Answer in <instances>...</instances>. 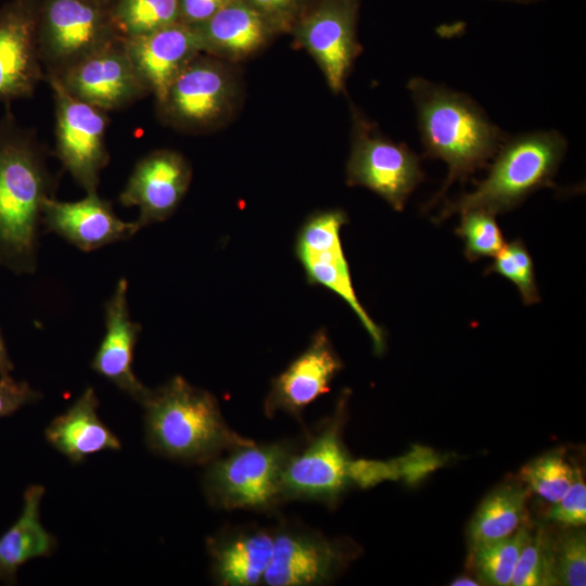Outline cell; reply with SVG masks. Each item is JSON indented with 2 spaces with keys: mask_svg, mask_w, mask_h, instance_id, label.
Here are the masks:
<instances>
[{
  "mask_svg": "<svg viewBox=\"0 0 586 586\" xmlns=\"http://www.w3.org/2000/svg\"><path fill=\"white\" fill-rule=\"evenodd\" d=\"M99 400L87 387L76 402L46 428L47 442L73 463L103 450H119L120 440L98 416Z\"/></svg>",
  "mask_w": 586,
  "mask_h": 586,
  "instance_id": "obj_23",
  "label": "cell"
},
{
  "mask_svg": "<svg viewBox=\"0 0 586 586\" xmlns=\"http://www.w3.org/2000/svg\"><path fill=\"white\" fill-rule=\"evenodd\" d=\"M0 119V262L21 272L35 268L38 228L55 180L36 132L18 124L10 104Z\"/></svg>",
  "mask_w": 586,
  "mask_h": 586,
  "instance_id": "obj_1",
  "label": "cell"
},
{
  "mask_svg": "<svg viewBox=\"0 0 586 586\" xmlns=\"http://www.w3.org/2000/svg\"><path fill=\"white\" fill-rule=\"evenodd\" d=\"M566 140L557 130H535L507 138L487 176L475 189L445 205L436 222L470 209L493 215L506 213L552 179L566 151Z\"/></svg>",
  "mask_w": 586,
  "mask_h": 586,
  "instance_id": "obj_4",
  "label": "cell"
},
{
  "mask_svg": "<svg viewBox=\"0 0 586 586\" xmlns=\"http://www.w3.org/2000/svg\"><path fill=\"white\" fill-rule=\"evenodd\" d=\"M149 448L169 459L204 463L253 441L225 421L216 397L176 375L141 404Z\"/></svg>",
  "mask_w": 586,
  "mask_h": 586,
  "instance_id": "obj_3",
  "label": "cell"
},
{
  "mask_svg": "<svg viewBox=\"0 0 586 586\" xmlns=\"http://www.w3.org/2000/svg\"><path fill=\"white\" fill-rule=\"evenodd\" d=\"M140 78L160 100L178 74L202 53L196 31L181 23L124 39Z\"/></svg>",
  "mask_w": 586,
  "mask_h": 586,
  "instance_id": "obj_19",
  "label": "cell"
},
{
  "mask_svg": "<svg viewBox=\"0 0 586 586\" xmlns=\"http://www.w3.org/2000/svg\"><path fill=\"white\" fill-rule=\"evenodd\" d=\"M44 487L30 485L23 496V508L16 521L0 536V583L14 584L17 570L34 558L49 557L56 539L40 520Z\"/></svg>",
  "mask_w": 586,
  "mask_h": 586,
  "instance_id": "obj_24",
  "label": "cell"
},
{
  "mask_svg": "<svg viewBox=\"0 0 586 586\" xmlns=\"http://www.w3.org/2000/svg\"><path fill=\"white\" fill-rule=\"evenodd\" d=\"M352 553L342 540L290 522L273 528V550L263 583L317 586L331 582Z\"/></svg>",
  "mask_w": 586,
  "mask_h": 586,
  "instance_id": "obj_13",
  "label": "cell"
},
{
  "mask_svg": "<svg viewBox=\"0 0 586 586\" xmlns=\"http://www.w3.org/2000/svg\"><path fill=\"white\" fill-rule=\"evenodd\" d=\"M407 88L416 106L425 155L443 160L448 175L438 200L456 180L462 181L493 160L508 138L468 94L422 77Z\"/></svg>",
  "mask_w": 586,
  "mask_h": 586,
  "instance_id": "obj_2",
  "label": "cell"
},
{
  "mask_svg": "<svg viewBox=\"0 0 586 586\" xmlns=\"http://www.w3.org/2000/svg\"><path fill=\"white\" fill-rule=\"evenodd\" d=\"M48 77L55 78L72 97L106 113L126 109L150 94L124 39L88 54L58 76Z\"/></svg>",
  "mask_w": 586,
  "mask_h": 586,
  "instance_id": "obj_14",
  "label": "cell"
},
{
  "mask_svg": "<svg viewBox=\"0 0 586 586\" xmlns=\"http://www.w3.org/2000/svg\"><path fill=\"white\" fill-rule=\"evenodd\" d=\"M341 398L333 416L288 459L281 477L284 501L313 500L333 505L351 480L349 459L341 438L344 411Z\"/></svg>",
  "mask_w": 586,
  "mask_h": 586,
  "instance_id": "obj_11",
  "label": "cell"
},
{
  "mask_svg": "<svg viewBox=\"0 0 586 586\" xmlns=\"http://www.w3.org/2000/svg\"><path fill=\"white\" fill-rule=\"evenodd\" d=\"M46 81L54 99V154L87 193L97 192L100 174L110 161L107 113L72 97L55 78Z\"/></svg>",
  "mask_w": 586,
  "mask_h": 586,
  "instance_id": "obj_12",
  "label": "cell"
},
{
  "mask_svg": "<svg viewBox=\"0 0 586 586\" xmlns=\"http://www.w3.org/2000/svg\"><path fill=\"white\" fill-rule=\"evenodd\" d=\"M180 0H114L111 16L118 35L129 39L178 23Z\"/></svg>",
  "mask_w": 586,
  "mask_h": 586,
  "instance_id": "obj_26",
  "label": "cell"
},
{
  "mask_svg": "<svg viewBox=\"0 0 586 586\" xmlns=\"http://www.w3.org/2000/svg\"><path fill=\"white\" fill-rule=\"evenodd\" d=\"M213 579L222 586L263 583L273 550V528L233 526L206 539Z\"/></svg>",
  "mask_w": 586,
  "mask_h": 586,
  "instance_id": "obj_21",
  "label": "cell"
},
{
  "mask_svg": "<svg viewBox=\"0 0 586 586\" xmlns=\"http://www.w3.org/2000/svg\"><path fill=\"white\" fill-rule=\"evenodd\" d=\"M450 585L453 586H476V585H480L479 582L470 578V577H466V576H460V577H457L456 579H454Z\"/></svg>",
  "mask_w": 586,
  "mask_h": 586,
  "instance_id": "obj_38",
  "label": "cell"
},
{
  "mask_svg": "<svg viewBox=\"0 0 586 586\" xmlns=\"http://www.w3.org/2000/svg\"><path fill=\"white\" fill-rule=\"evenodd\" d=\"M513 586L558 585L555 565V538L542 527L528 537L519 556L513 576Z\"/></svg>",
  "mask_w": 586,
  "mask_h": 586,
  "instance_id": "obj_28",
  "label": "cell"
},
{
  "mask_svg": "<svg viewBox=\"0 0 586 586\" xmlns=\"http://www.w3.org/2000/svg\"><path fill=\"white\" fill-rule=\"evenodd\" d=\"M127 290V280L120 279L105 305V333L91 361V368L142 404L150 388L141 383L132 369L141 326L130 318Z\"/></svg>",
  "mask_w": 586,
  "mask_h": 586,
  "instance_id": "obj_20",
  "label": "cell"
},
{
  "mask_svg": "<svg viewBox=\"0 0 586 586\" xmlns=\"http://www.w3.org/2000/svg\"><path fill=\"white\" fill-rule=\"evenodd\" d=\"M40 0H10L0 8V102L29 99L46 80L37 42Z\"/></svg>",
  "mask_w": 586,
  "mask_h": 586,
  "instance_id": "obj_15",
  "label": "cell"
},
{
  "mask_svg": "<svg viewBox=\"0 0 586 586\" xmlns=\"http://www.w3.org/2000/svg\"><path fill=\"white\" fill-rule=\"evenodd\" d=\"M271 27L276 35L290 33L313 0H243Z\"/></svg>",
  "mask_w": 586,
  "mask_h": 586,
  "instance_id": "obj_33",
  "label": "cell"
},
{
  "mask_svg": "<svg viewBox=\"0 0 586 586\" xmlns=\"http://www.w3.org/2000/svg\"><path fill=\"white\" fill-rule=\"evenodd\" d=\"M342 367L326 329L318 330L308 347L271 381L264 402L266 417L284 412L302 422L305 408L329 392Z\"/></svg>",
  "mask_w": 586,
  "mask_h": 586,
  "instance_id": "obj_17",
  "label": "cell"
},
{
  "mask_svg": "<svg viewBox=\"0 0 586 586\" xmlns=\"http://www.w3.org/2000/svg\"><path fill=\"white\" fill-rule=\"evenodd\" d=\"M489 273H498L513 282L524 304L532 305L540 301L533 260L522 240H513L504 245L486 268L485 275Z\"/></svg>",
  "mask_w": 586,
  "mask_h": 586,
  "instance_id": "obj_30",
  "label": "cell"
},
{
  "mask_svg": "<svg viewBox=\"0 0 586 586\" xmlns=\"http://www.w3.org/2000/svg\"><path fill=\"white\" fill-rule=\"evenodd\" d=\"M577 470L559 451H551L524 466L521 480L545 500L556 504L569 491Z\"/></svg>",
  "mask_w": 586,
  "mask_h": 586,
  "instance_id": "obj_29",
  "label": "cell"
},
{
  "mask_svg": "<svg viewBox=\"0 0 586 586\" xmlns=\"http://www.w3.org/2000/svg\"><path fill=\"white\" fill-rule=\"evenodd\" d=\"M232 0H180L179 20L191 28L198 27L208 21Z\"/></svg>",
  "mask_w": 586,
  "mask_h": 586,
  "instance_id": "obj_36",
  "label": "cell"
},
{
  "mask_svg": "<svg viewBox=\"0 0 586 586\" xmlns=\"http://www.w3.org/2000/svg\"><path fill=\"white\" fill-rule=\"evenodd\" d=\"M360 0H313L290 31L315 60L334 93L345 89L362 51L357 37Z\"/></svg>",
  "mask_w": 586,
  "mask_h": 586,
  "instance_id": "obj_10",
  "label": "cell"
},
{
  "mask_svg": "<svg viewBox=\"0 0 586 586\" xmlns=\"http://www.w3.org/2000/svg\"><path fill=\"white\" fill-rule=\"evenodd\" d=\"M41 222L47 230L84 252L128 239L140 229L136 221L126 222L118 218L111 203L97 192L74 202L58 201L53 196L46 199Z\"/></svg>",
  "mask_w": 586,
  "mask_h": 586,
  "instance_id": "obj_18",
  "label": "cell"
},
{
  "mask_svg": "<svg viewBox=\"0 0 586 586\" xmlns=\"http://www.w3.org/2000/svg\"><path fill=\"white\" fill-rule=\"evenodd\" d=\"M13 369H14L13 362L11 361L9 357L5 343L0 332V375L10 374V372Z\"/></svg>",
  "mask_w": 586,
  "mask_h": 586,
  "instance_id": "obj_37",
  "label": "cell"
},
{
  "mask_svg": "<svg viewBox=\"0 0 586 586\" xmlns=\"http://www.w3.org/2000/svg\"><path fill=\"white\" fill-rule=\"evenodd\" d=\"M528 492L508 484L492 492L481 504L469 527L471 549L506 538L525 526Z\"/></svg>",
  "mask_w": 586,
  "mask_h": 586,
  "instance_id": "obj_25",
  "label": "cell"
},
{
  "mask_svg": "<svg viewBox=\"0 0 586 586\" xmlns=\"http://www.w3.org/2000/svg\"><path fill=\"white\" fill-rule=\"evenodd\" d=\"M460 215L456 232L464 242L466 257L471 262L495 257L506 244L495 215L482 209H470Z\"/></svg>",
  "mask_w": 586,
  "mask_h": 586,
  "instance_id": "obj_31",
  "label": "cell"
},
{
  "mask_svg": "<svg viewBox=\"0 0 586 586\" xmlns=\"http://www.w3.org/2000/svg\"><path fill=\"white\" fill-rule=\"evenodd\" d=\"M296 449L289 441L238 446L206 463L202 487L208 504L225 510L266 512L283 502L281 477Z\"/></svg>",
  "mask_w": 586,
  "mask_h": 586,
  "instance_id": "obj_5",
  "label": "cell"
},
{
  "mask_svg": "<svg viewBox=\"0 0 586 586\" xmlns=\"http://www.w3.org/2000/svg\"><path fill=\"white\" fill-rule=\"evenodd\" d=\"M193 29L199 36L202 53L226 62L252 56L276 36L266 21L243 0H232Z\"/></svg>",
  "mask_w": 586,
  "mask_h": 586,
  "instance_id": "obj_22",
  "label": "cell"
},
{
  "mask_svg": "<svg viewBox=\"0 0 586 586\" xmlns=\"http://www.w3.org/2000/svg\"><path fill=\"white\" fill-rule=\"evenodd\" d=\"M555 565L558 585L585 586L586 535L569 531L555 538Z\"/></svg>",
  "mask_w": 586,
  "mask_h": 586,
  "instance_id": "obj_32",
  "label": "cell"
},
{
  "mask_svg": "<svg viewBox=\"0 0 586 586\" xmlns=\"http://www.w3.org/2000/svg\"><path fill=\"white\" fill-rule=\"evenodd\" d=\"M352 144L346 182L365 187L384 199L395 211L405 204L424 179L419 157L405 143L382 135L373 123L352 107Z\"/></svg>",
  "mask_w": 586,
  "mask_h": 586,
  "instance_id": "obj_8",
  "label": "cell"
},
{
  "mask_svg": "<svg viewBox=\"0 0 586 586\" xmlns=\"http://www.w3.org/2000/svg\"><path fill=\"white\" fill-rule=\"evenodd\" d=\"M98 1H100V2H102V3H104V4L110 5L114 0H98Z\"/></svg>",
  "mask_w": 586,
  "mask_h": 586,
  "instance_id": "obj_39",
  "label": "cell"
},
{
  "mask_svg": "<svg viewBox=\"0 0 586 586\" xmlns=\"http://www.w3.org/2000/svg\"><path fill=\"white\" fill-rule=\"evenodd\" d=\"M347 215L340 208L318 211L304 221L295 240V255L304 267L308 283L322 285L343 298L370 334L374 352L384 351L382 329L357 298L340 231Z\"/></svg>",
  "mask_w": 586,
  "mask_h": 586,
  "instance_id": "obj_9",
  "label": "cell"
},
{
  "mask_svg": "<svg viewBox=\"0 0 586 586\" xmlns=\"http://www.w3.org/2000/svg\"><path fill=\"white\" fill-rule=\"evenodd\" d=\"M549 519L564 526L579 527L586 522V486L579 470L564 496L551 508Z\"/></svg>",
  "mask_w": 586,
  "mask_h": 586,
  "instance_id": "obj_34",
  "label": "cell"
},
{
  "mask_svg": "<svg viewBox=\"0 0 586 586\" xmlns=\"http://www.w3.org/2000/svg\"><path fill=\"white\" fill-rule=\"evenodd\" d=\"M117 39L123 38L110 5L98 0H40L37 42L46 77L60 75Z\"/></svg>",
  "mask_w": 586,
  "mask_h": 586,
  "instance_id": "obj_7",
  "label": "cell"
},
{
  "mask_svg": "<svg viewBox=\"0 0 586 586\" xmlns=\"http://www.w3.org/2000/svg\"><path fill=\"white\" fill-rule=\"evenodd\" d=\"M40 397V393L27 382L16 381L10 374L0 375V418L14 413Z\"/></svg>",
  "mask_w": 586,
  "mask_h": 586,
  "instance_id": "obj_35",
  "label": "cell"
},
{
  "mask_svg": "<svg viewBox=\"0 0 586 586\" xmlns=\"http://www.w3.org/2000/svg\"><path fill=\"white\" fill-rule=\"evenodd\" d=\"M526 526L497 542L481 546L473 551V568L481 582L487 585H511L521 550L528 537Z\"/></svg>",
  "mask_w": 586,
  "mask_h": 586,
  "instance_id": "obj_27",
  "label": "cell"
},
{
  "mask_svg": "<svg viewBox=\"0 0 586 586\" xmlns=\"http://www.w3.org/2000/svg\"><path fill=\"white\" fill-rule=\"evenodd\" d=\"M192 178L187 158L179 152L160 149L139 160L119 194L123 206H137L138 226L160 222L174 214Z\"/></svg>",
  "mask_w": 586,
  "mask_h": 586,
  "instance_id": "obj_16",
  "label": "cell"
},
{
  "mask_svg": "<svg viewBox=\"0 0 586 586\" xmlns=\"http://www.w3.org/2000/svg\"><path fill=\"white\" fill-rule=\"evenodd\" d=\"M238 94L228 62L201 53L155 101L156 112L164 124L179 131L205 132L230 117Z\"/></svg>",
  "mask_w": 586,
  "mask_h": 586,
  "instance_id": "obj_6",
  "label": "cell"
}]
</instances>
